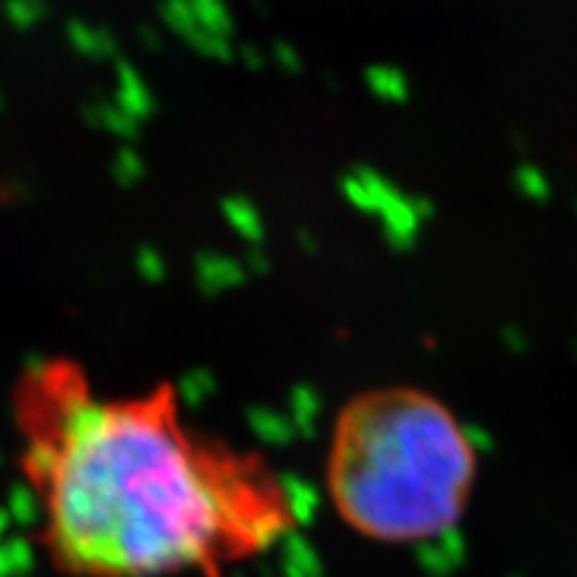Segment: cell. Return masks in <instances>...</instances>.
Masks as SVG:
<instances>
[{
	"mask_svg": "<svg viewBox=\"0 0 577 577\" xmlns=\"http://www.w3.org/2000/svg\"><path fill=\"white\" fill-rule=\"evenodd\" d=\"M505 337H508V340H516V345H521L519 332H505ZM511 345H513V342H511Z\"/></svg>",
	"mask_w": 577,
	"mask_h": 577,
	"instance_id": "obj_13",
	"label": "cell"
},
{
	"mask_svg": "<svg viewBox=\"0 0 577 577\" xmlns=\"http://www.w3.org/2000/svg\"><path fill=\"white\" fill-rule=\"evenodd\" d=\"M19 428L43 551L67 575L217 577L294 527L276 471L193 436L174 393L105 399L41 366Z\"/></svg>",
	"mask_w": 577,
	"mask_h": 577,
	"instance_id": "obj_1",
	"label": "cell"
},
{
	"mask_svg": "<svg viewBox=\"0 0 577 577\" xmlns=\"http://www.w3.org/2000/svg\"><path fill=\"white\" fill-rule=\"evenodd\" d=\"M433 206L431 201L425 198H409L404 193L393 198L391 204L385 206L377 220L382 225V233H385V241L393 246V249H412L420 236V225L425 220H431Z\"/></svg>",
	"mask_w": 577,
	"mask_h": 577,
	"instance_id": "obj_3",
	"label": "cell"
},
{
	"mask_svg": "<svg viewBox=\"0 0 577 577\" xmlns=\"http://www.w3.org/2000/svg\"><path fill=\"white\" fill-rule=\"evenodd\" d=\"M249 262H252L254 270H265V268H268V262H265V257H262V254H257V252L252 254V260H249Z\"/></svg>",
	"mask_w": 577,
	"mask_h": 577,
	"instance_id": "obj_12",
	"label": "cell"
},
{
	"mask_svg": "<svg viewBox=\"0 0 577 577\" xmlns=\"http://www.w3.org/2000/svg\"><path fill=\"white\" fill-rule=\"evenodd\" d=\"M476 481L471 428L431 396L374 393L345 409L326 487L337 516L380 543H420L463 519Z\"/></svg>",
	"mask_w": 577,
	"mask_h": 577,
	"instance_id": "obj_2",
	"label": "cell"
},
{
	"mask_svg": "<svg viewBox=\"0 0 577 577\" xmlns=\"http://www.w3.org/2000/svg\"><path fill=\"white\" fill-rule=\"evenodd\" d=\"M244 281V268L225 254H204L198 260V284L206 294H220Z\"/></svg>",
	"mask_w": 577,
	"mask_h": 577,
	"instance_id": "obj_5",
	"label": "cell"
},
{
	"mask_svg": "<svg viewBox=\"0 0 577 577\" xmlns=\"http://www.w3.org/2000/svg\"><path fill=\"white\" fill-rule=\"evenodd\" d=\"M516 187H519L521 196L529 198V201H548V196H551L548 177L537 166H529V163L519 166V171H516Z\"/></svg>",
	"mask_w": 577,
	"mask_h": 577,
	"instance_id": "obj_8",
	"label": "cell"
},
{
	"mask_svg": "<svg viewBox=\"0 0 577 577\" xmlns=\"http://www.w3.org/2000/svg\"><path fill=\"white\" fill-rule=\"evenodd\" d=\"M273 57H276L278 67H281V70H286V73H300L302 70L300 51L294 49V46H289V43H276Z\"/></svg>",
	"mask_w": 577,
	"mask_h": 577,
	"instance_id": "obj_9",
	"label": "cell"
},
{
	"mask_svg": "<svg viewBox=\"0 0 577 577\" xmlns=\"http://www.w3.org/2000/svg\"><path fill=\"white\" fill-rule=\"evenodd\" d=\"M297 241H300L302 249H305V252H310V254L318 249V241L313 238V233H310V230H300V233H297Z\"/></svg>",
	"mask_w": 577,
	"mask_h": 577,
	"instance_id": "obj_10",
	"label": "cell"
},
{
	"mask_svg": "<svg viewBox=\"0 0 577 577\" xmlns=\"http://www.w3.org/2000/svg\"><path fill=\"white\" fill-rule=\"evenodd\" d=\"M222 214H225V220H228L230 228L236 230L241 238H246V241H260L262 233H265L260 209H257L252 201H246V198L241 196L228 198V201L222 204Z\"/></svg>",
	"mask_w": 577,
	"mask_h": 577,
	"instance_id": "obj_7",
	"label": "cell"
},
{
	"mask_svg": "<svg viewBox=\"0 0 577 577\" xmlns=\"http://www.w3.org/2000/svg\"><path fill=\"white\" fill-rule=\"evenodd\" d=\"M366 89L372 91L374 97L391 105H401L409 99V81L407 75L401 73L399 67L391 65H372L366 70Z\"/></svg>",
	"mask_w": 577,
	"mask_h": 577,
	"instance_id": "obj_6",
	"label": "cell"
},
{
	"mask_svg": "<svg viewBox=\"0 0 577 577\" xmlns=\"http://www.w3.org/2000/svg\"><path fill=\"white\" fill-rule=\"evenodd\" d=\"M575 212H577V201H575Z\"/></svg>",
	"mask_w": 577,
	"mask_h": 577,
	"instance_id": "obj_14",
	"label": "cell"
},
{
	"mask_svg": "<svg viewBox=\"0 0 577 577\" xmlns=\"http://www.w3.org/2000/svg\"><path fill=\"white\" fill-rule=\"evenodd\" d=\"M340 187L345 201L361 214H369V217H377L401 193L399 187L374 169H369V166H358L350 174H345Z\"/></svg>",
	"mask_w": 577,
	"mask_h": 577,
	"instance_id": "obj_4",
	"label": "cell"
},
{
	"mask_svg": "<svg viewBox=\"0 0 577 577\" xmlns=\"http://www.w3.org/2000/svg\"><path fill=\"white\" fill-rule=\"evenodd\" d=\"M244 59H246V65H249V67H262V54H260V51L246 49L244 51Z\"/></svg>",
	"mask_w": 577,
	"mask_h": 577,
	"instance_id": "obj_11",
	"label": "cell"
}]
</instances>
